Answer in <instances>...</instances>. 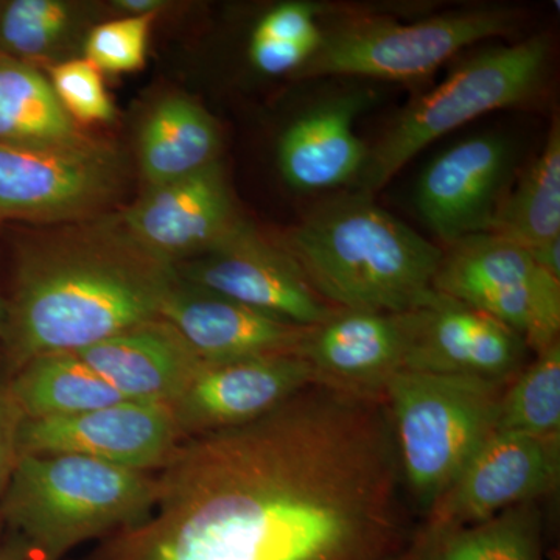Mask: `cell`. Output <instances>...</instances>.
<instances>
[{
    "instance_id": "7a4b0ae2",
    "label": "cell",
    "mask_w": 560,
    "mask_h": 560,
    "mask_svg": "<svg viewBox=\"0 0 560 560\" xmlns=\"http://www.w3.org/2000/svg\"><path fill=\"white\" fill-rule=\"evenodd\" d=\"M178 279L175 265L125 230L117 210L31 228L14 242L0 368L11 377L36 357L79 352L160 318Z\"/></svg>"
},
{
    "instance_id": "1f68e13d",
    "label": "cell",
    "mask_w": 560,
    "mask_h": 560,
    "mask_svg": "<svg viewBox=\"0 0 560 560\" xmlns=\"http://www.w3.org/2000/svg\"><path fill=\"white\" fill-rule=\"evenodd\" d=\"M0 560H47L33 550L31 545L25 544L21 537L11 534L10 539L0 544Z\"/></svg>"
},
{
    "instance_id": "6da1fadb",
    "label": "cell",
    "mask_w": 560,
    "mask_h": 560,
    "mask_svg": "<svg viewBox=\"0 0 560 560\" xmlns=\"http://www.w3.org/2000/svg\"><path fill=\"white\" fill-rule=\"evenodd\" d=\"M154 477L149 517L83 560H407L418 528L385 401L319 385Z\"/></svg>"
},
{
    "instance_id": "8992f818",
    "label": "cell",
    "mask_w": 560,
    "mask_h": 560,
    "mask_svg": "<svg viewBox=\"0 0 560 560\" xmlns=\"http://www.w3.org/2000/svg\"><path fill=\"white\" fill-rule=\"evenodd\" d=\"M551 40L537 35L514 46L480 51L448 79L411 103L370 150L359 183L372 195L434 140L492 110L529 102L539 94Z\"/></svg>"
},
{
    "instance_id": "5bb4252c",
    "label": "cell",
    "mask_w": 560,
    "mask_h": 560,
    "mask_svg": "<svg viewBox=\"0 0 560 560\" xmlns=\"http://www.w3.org/2000/svg\"><path fill=\"white\" fill-rule=\"evenodd\" d=\"M514 168V143L504 136L488 132L463 140L420 175L416 209L445 246L490 232Z\"/></svg>"
},
{
    "instance_id": "277c9868",
    "label": "cell",
    "mask_w": 560,
    "mask_h": 560,
    "mask_svg": "<svg viewBox=\"0 0 560 560\" xmlns=\"http://www.w3.org/2000/svg\"><path fill=\"white\" fill-rule=\"evenodd\" d=\"M156 477L66 453L20 456L0 522L47 560H62L149 517Z\"/></svg>"
},
{
    "instance_id": "5b68a950",
    "label": "cell",
    "mask_w": 560,
    "mask_h": 560,
    "mask_svg": "<svg viewBox=\"0 0 560 560\" xmlns=\"http://www.w3.org/2000/svg\"><path fill=\"white\" fill-rule=\"evenodd\" d=\"M508 385L400 371L385 390L401 480L425 517L497 431Z\"/></svg>"
},
{
    "instance_id": "d6986e66",
    "label": "cell",
    "mask_w": 560,
    "mask_h": 560,
    "mask_svg": "<svg viewBox=\"0 0 560 560\" xmlns=\"http://www.w3.org/2000/svg\"><path fill=\"white\" fill-rule=\"evenodd\" d=\"M125 400L172 407L202 361L168 320L153 318L75 352Z\"/></svg>"
},
{
    "instance_id": "836d02e7",
    "label": "cell",
    "mask_w": 560,
    "mask_h": 560,
    "mask_svg": "<svg viewBox=\"0 0 560 560\" xmlns=\"http://www.w3.org/2000/svg\"><path fill=\"white\" fill-rule=\"evenodd\" d=\"M7 318V296L5 291L0 285V337H2L3 327H5Z\"/></svg>"
},
{
    "instance_id": "ac0fdd59",
    "label": "cell",
    "mask_w": 560,
    "mask_h": 560,
    "mask_svg": "<svg viewBox=\"0 0 560 560\" xmlns=\"http://www.w3.org/2000/svg\"><path fill=\"white\" fill-rule=\"evenodd\" d=\"M161 318L168 320L208 364L294 353L307 329L183 279L162 305Z\"/></svg>"
},
{
    "instance_id": "4fadbf2b",
    "label": "cell",
    "mask_w": 560,
    "mask_h": 560,
    "mask_svg": "<svg viewBox=\"0 0 560 560\" xmlns=\"http://www.w3.org/2000/svg\"><path fill=\"white\" fill-rule=\"evenodd\" d=\"M560 480V434L495 431L422 523L464 526L552 495Z\"/></svg>"
},
{
    "instance_id": "44dd1931",
    "label": "cell",
    "mask_w": 560,
    "mask_h": 560,
    "mask_svg": "<svg viewBox=\"0 0 560 560\" xmlns=\"http://www.w3.org/2000/svg\"><path fill=\"white\" fill-rule=\"evenodd\" d=\"M221 131L212 116L187 97L164 98L143 120L138 162L145 187L173 183L220 161Z\"/></svg>"
},
{
    "instance_id": "f1b7e54d",
    "label": "cell",
    "mask_w": 560,
    "mask_h": 560,
    "mask_svg": "<svg viewBox=\"0 0 560 560\" xmlns=\"http://www.w3.org/2000/svg\"><path fill=\"white\" fill-rule=\"evenodd\" d=\"M154 14L102 21L88 33L83 58L102 73H131L145 66Z\"/></svg>"
},
{
    "instance_id": "52a82bcc",
    "label": "cell",
    "mask_w": 560,
    "mask_h": 560,
    "mask_svg": "<svg viewBox=\"0 0 560 560\" xmlns=\"http://www.w3.org/2000/svg\"><path fill=\"white\" fill-rule=\"evenodd\" d=\"M517 11L481 7L410 24L359 16L323 28L316 54L294 77H368L407 81L430 75L470 44L511 33Z\"/></svg>"
},
{
    "instance_id": "4dcf8cb0",
    "label": "cell",
    "mask_w": 560,
    "mask_h": 560,
    "mask_svg": "<svg viewBox=\"0 0 560 560\" xmlns=\"http://www.w3.org/2000/svg\"><path fill=\"white\" fill-rule=\"evenodd\" d=\"M18 423L20 415L11 401L9 377L0 368V501L20 459L16 445Z\"/></svg>"
},
{
    "instance_id": "9a60e30c",
    "label": "cell",
    "mask_w": 560,
    "mask_h": 560,
    "mask_svg": "<svg viewBox=\"0 0 560 560\" xmlns=\"http://www.w3.org/2000/svg\"><path fill=\"white\" fill-rule=\"evenodd\" d=\"M117 217L140 245L172 265L206 253L245 219L221 161L187 178L145 187Z\"/></svg>"
},
{
    "instance_id": "603a6c76",
    "label": "cell",
    "mask_w": 560,
    "mask_h": 560,
    "mask_svg": "<svg viewBox=\"0 0 560 560\" xmlns=\"http://www.w3.org/2000/svg\"><path fill=\"white\" fill-rule=\"evenodd\" d=\"M97 21L94 3L73 0H0V54L46 72L83 57Z\"/></svg>"
},
{
    "instance_id": "3957f363",
    "label": "cell",
    "mask_w": 560,
    "mask_h": 560,
    "mask_svg": "<svg viewBox=\"0 0 560 560\" xmlns=\"http://www.w3.org/2000/svg\"><path fill=\"white\" fill-rule=\"evenodd\" d=\"M278 243L313 293L341 311L418 308L444 254L363 191L316 206Z\"/></svg>"
},
{
    "instance_id": "7c38bea8",
    "label": "cell",
    "mask_w": 560,
    "mask_h": 560,
    "mask_svg": "<svg viewBox=\"0 0 560 560\" xmlns=\"http://www.w3.org/2000/svg\"><path fill=\"white\" fill-rule=\"evenodd\" d=\"M404 316L408 335L404 371L510 385L530 360L521 335L436 290Z\"/></svg>"
},
{
    "instance_id": "7402d4cb",
    "label": "cell",
    "mask_w": 560,
    "mask_h": 560,
    "mask_svg": "<svg viewBox=\"0 0 560 560\" xmlns=\"http://www.w3.org/2000/svg\"><path fill=\"white\" fill-rule=\"evenodd\" d=\"M407 560H547L541 501L518 504L474 525L420 522Z\"/></svg>"
},
{
    "instance_id": "484cf974",
    "label": "cell",
    "mask_w": 560,
    "mask_h": 560,
    "mask_svg": "<svg viewBox=\"0 0 560 560\" xmlns=\"http://www.w3.org/2000/svg\"><path fill=\"white\" fill-rule=\"evenodd\" d=\"M492 234L528 250L560 241V127L552 120L544 150L500 205Z\"/></svg>"
},
{
    "instance_id": "e0dca14e",
    "label": "cell",
    "mask_w": 560,
    "mask_h": 560,
    "mask_svg": "<svg viewBox=\"0 0 560 560\" xmlns=\"http://www.w3.org/2000/svg\"><path fill=\"white\" fill-rule=\"evenodd\" d=\"M311 385V366L294 353L202 363L171 410L186 440L254 422Z\"/></svg>"
},
{
    "instance_id": "ba28073f",
    "label": "cell",
    "mask_w": 560,
    "mask_h": 560,
    "mask_svg": "<svg viewBox=\"0 0 560 560\" xmlns=\"http://www.w3.org/2000/svg\"><path fill=\"white\" fill-rule=\"evenodd\" d=\"M130 183L116 143L90 135L43 149L0 145V224L55 226L114 212Z\"/></svg>"
},
{
    "instance_id": "f546056e",
    "label": "cell",
    "mask_w": 560,
    "mask_h": 560,
    "mask_svg": "<svg viewBox=\"0 0 560 560\" xmlns=\"http://www.w3.org/2000/svg\"><path fill=\"white\" fill-rule=\"evenodd\" d=\"M46 73L62 108L79 127L86 130L91 125L109 124L116 117L103 73L86 58L62 61Z\"/></svg>"
},
{
    "instance_id": "cb8c5ba5",
    "label": "cell",
    "mask_w": 560,
    "mask_h": 560,
    "mask_svg": "<svg viewBox=\"0 0 560 560\" xmlns=\"http://www.w3.org/2000/svg\"><path fill=\"white\" fill-rule=\"evenodd\" d=\"M20 419L68 418L109 407L124 397L75 352L36 357L9 377Z\"/></svg>"
},
{
    "instance_id": "ffe728a7",
    "label": "cell",
    "mask_w": 560,
    "mask_h": 560,
    "mask_svg": "<svg viewBox=\"0 0 560 560\" xmlns=\"http://www.w3.org/2000/svg\"><path fill=\"white\" fill-rule=\"evenodd\" d=\"M368 95L331 98L294 120L279 142V167L293 189L324 190L360 178L370 150L353 131Z\"/></svg>"
},
{
    "instance_id": "83f0119b",
    "label": "cell",
    "mask_w": 560,
    "mask_h": 560,
    "mask_svg": "<svg viewBox=\"0 0 560 560\" xmlns=\"http://www.w3.org/2000/svg\"><path fill=\"white\" fill-rule=\"evenodd\" d=\"M320 7L308 2H285L265 14L249 40V60L267 75L296 73L323 40Z\"/></svg>"
},
{
    "instance_id": "9c48e42d",
    "label": "cell",
    "mask_w": 560,
    "mask_h": 560,
    "mask_svg": "<svg viewBox=\"0 0 560 560\" xmlns=\"http://www.w3.org/2000/svg\"><path fill=\"white\" fill-rule=\"evenodd\" d=\"M433 290L500 320L533 355L559 341L560 279L528 249L492 232L445 246Z\"/></svg>"
},
{
    "instance_id": "8fae6325",
    "label": "cell",
    "mask_w": 560,
    "mask_h": 560,
    "mask_svg": "<svg viewBox=\"0 0 560 560\" xmlns=\"http://www.w3.org/2000/svg\"><path fill=\"white\" fill-rule=\"evenodd\" d=\"M183 441L171 407L124 400L55 419H20L18 455L66 453L154 474Z\"/></svg>"
},
{
    "instance_id": "d4e9b609",
    "label": "cell",
    "mask_w": 560,
    "mask_h": 560,
    "mask_svg": "<svg viewBox=\"0 0 560 560\" xmlns=\"http://www.w3.org/2000/svg\"><path fill=\"white\" fill-rule=\"evenodd\" d=\"M90 135L70 119L44 70L0 54V145L43 149Z\"/></svg>"
},
{
    "instance_id": "4316f807",
    "label": "cell",
    "mask_w": 560,
    "mask_h": 560,
    "mask_svg": "<svg viewBox=\"0 0 560 560\" xmlns=\"http://www.w3.org/2000/svg\"><path fill=\"white\" fill-rule=\"evenodd\" d=\"M497 431L560 434V342L534 353L504 388Z\"/></svg>"
},
{
    "instance_id": "2e32d148",
    "label": "cell",
    "mask_w": 560,
    "mask_h": 560,
    "mask_svg": "<svg viewBox=\"0 0 560 560\" xmlns=\"http://www.w3.org/2000/svg\"><path fill=\"white\" fill-rule=\"evenodd\" d=\"M404 313L341 311L307 327L294 355L311 366L313 385L360 399H385L389 382L405 370Z\"/></svg>"
},
{
    "instance_id": "30bf717a",
    "label": "cell",
    "mask_w": 560,
    "mask_h": 560,
    "mask_svg": "<svg viewBox=\"0 0 560 560\" xmlns=\"http://www.w3.org/2000/svg\"><path fill=\"white\" fill-rule=\"evenodd\" d=\"M175 268L191 285L294 326H318L335 311L313 293L287 250L248 219L215 246Z\"/></svg>"
},
{
    "instance_id": "d6a6232c",
    "label": "cell",
    "mask_w": 560,
    "mask_h": 560,
    "mask_svg": "<svg viewBox=\"0 0 560 560\" xmlns=\"http://www.w3.org/2000/svg\"><path fill=\"white\" fill-rule=\"evenodd\" d=\"M114 9L121 11L127 16H147L167 9L168 3L162 0H116L113 2Z\"/></svg>"
}]
</instances>
